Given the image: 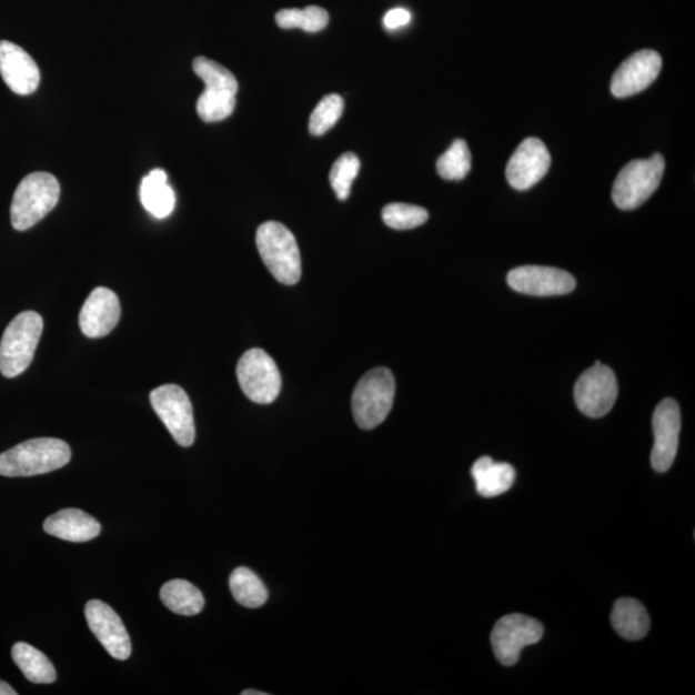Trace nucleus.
<instances>
[{
	"label": "nucleus",
	"instance_id": "f257e3e1",
	"mask_svg": "<svg viewBox=\"0 0 695 695\" xmlns=\"http://www.w3.org/2000/svg\"><path fill=\"white\" fill-rule=\"evenodd\" d=\"M71 450L67 442L56 439H37L22 442L0 454V475L34 476L47 474L68 465Z\"/></svg>",
	"mask_w": 695,
	"mask_h": 695
},
{
	"label": "nucleus",
	"instance_id": "f03ea898",
	"mask_svg": "<svg viewBox=\"0 0 695 695\" xmlns=\"http://www.w3.org/2000/svg\"><path fill=\"white\" fill-rule=\"evenodd\" d=\"M60 191L58 178L50 173L37 172L23 178L12 200V228L16 231L34 228L58 205Z\"/></svg>",
	"mask_w": 695,
	"mask_h": 695
},
{
	"label": "nucleus",
	"instance_id": "7ed1b4c3",
	"mask_svg": "<svg viewBox=\"0 0 695 695\" xmlns=\"http://www.w3.org/2000/svg\"><path fill=\"white\" fill-rule=\"evenodd\" d=\"M193 71L205 84L197 104L200 119L205 123H215L230 118L236 108V78L229 69L203 56L193 61Z\"/></svg>",
	"mask_w": 695,
	"mask_h": 695
},
{
	"label": "nucleus",
	"instance_id": "20e7f679",
	"mask_svg": "<svg viewBox=\"0 0 695 695\" xmlns=\"http://www.w3.org/2000/svg\"><path fill=\"white\" fill-rule=\"evenodd\" d=\"M256 246L266 269L281 284L295 285L302 278L298 242L284 224L265 222L256 231Z\"/></svg>",
	"mask_w": 695,
	"mask_h": 695
},
{
	"label": "nucleus",
	"instance_id": "39448f33",
	"mask_svg": "<svg viewBox=\"0 0 695 695\" xmlns=\"http://www.w3.org/2000/svg\"><path fill=\"white\" fill-rule=\"evenodd\" d=\"M42 333L43 319L37 312H22L11 321L0 342V373L3 376L12 379L29 369Z\"/></svg>",
	"mask_w": 695,
	"mask_h": 695
},
{
	"label": "nucleus",
	"instance_id": "423d86ee",
	"mask_svg": "<svg viewBox=\"0 0 695 695\" xmlns=\"http://www.w3.org/2000/svg\"><path fill=\"white\" fill-rule=\"evenodd\" d=\"M395 395V380L391 370L377 367L369 371L355 385L352 410L355 424L371 431L390 415Z\"/></svg>",
	"mask_w": 695,
	"mask_h": 695
},
{
	"label": "nucleus",
	"instance_id": "0eeeda50",
	"mask_svg": "<svg viewBox=\"0 0 695 695\" xmlns=\"http://www.w3.org/2000/svg\"><path fill=\"white\" fill-rule=\"evenodd\" d=\"M666 161L661 153L628 163L614 182L612 199L622 210H633L645 203L659 188Z\"/></svg>",
	"mask_w": 695,
	"mask_h": 695
},
{
	"label": "nucleus",
	"instance_id": "6e6552de",
	"mask_svg": "<svg viewBox=\"0 0 695 695\" xmlns=\"http://www.w3.org/2000/svg\"><path fill=\"white\" fill-rule=\"evenodd\" d=\"M236 373L241 391L250 401L270 405L278 400L282 379L276 363L269 353L260 348L248 351L240 359Z\"/></svg>",
	"mask_w": 695,
	"mask_h": 695
},
{
	"label": "nucleus",
	"instance_id": "1a4fd4ad",
	"mask_svg": "<svg viewBox=\"0 0 695 695\" xmlns=\"http://www.w3.org/2000/svg\"><path fill=\"white\" fill-rule=\"evenodd\" d=\"M150 402L174 441L182 447L192 446L197 430L188 393L181 386L167 384L151 392Z\"/></svg>",
	"mask_w": 695,
	"mask_h": 695
},
{
	"label": "nucleus",
	"instance_id": "9d476101",
	"mask_svg": "<svg viewBox=\"0 0 695 695\" xmlns=\"http://www.w3.org/2000/svg\"><path fill=\"white\" fill-rule=\"evenodd\" d=\"M544 627L537 620L524 614H508L500 618L491 635L493 653L501 665L514 666L525 646L543 638Z\"/></svg>",
	"mask_w": 695,
	"mask_h": 695
},
{
	"label": "nucleus",
	"instance_id": "9b49d317",
	"mask_svg": "<svg viewBox=\"0 0 695 695\" xmlns=\"http://www.w3.org/2000/svg\"><path fill=\"white\" fill-rule=\"evenodd\" d=\"M618 397V384L612 369L596 361L582 374L575 386V401L582 414L597 419L611 412Z\"/></svg>",
	"mask_w": 695,
	"mask_h": 695
},
{
	"label": "nucleus",
	"instance_id": "f8f14e48",
	"mask_svg": "<svg viewBox=\"0 0 695 695\" xmlns=\"http://www.w3.org/2000/svg\"><path fill=\"white\" fill-rule=\"evenodd\" d=\"M682 431L681 407L673 399L659 403L653 414L654 446L651 462L654 471L665 473L673 466Z\"/></svg>",
	"mask_w": 695,
	"mask_h": 695
},
{
	"label": "nucleus",
	"instance_id": "ddd939ff",
	"mask_svg": "<svg viewBox=\"0 0 695 695\" xmlns=\"http://www.w3.org/2000/svg\"><path fill=\"white\" fill-rule=\"evenodd\" d=\"M507 284L522 294L555 296L572 293L576 280L571 273L553 266L523 265L508 272Z\"/></svg>",
	"mask_w": 695,
	"mask_h": 695
},
{
	"label": "nucleus",
	"instance_id": "4468645a",
	"mask_svg": "<svg viewBox=\"0 0 695 695\" xmlns=\"http://www.w3.org/2000/svg\"><path fill=\"white\" fill-rule=\"evenodd\" d=\"M85 618L93 635L103 648L119 661L131 657V637L118 613L101 601H91L85 605Z\"/></svg>",
	"mask_w": 695,
	"mask_h": 695
},
{
	"label": "nucleus",
	"instance_id": "2eb2a0df",
	"mask_svg": "<svg viewBox=\"0 0 695 695\" xmlns=\"http://www.w3.org/2000/svg\"><path fill=\"white\" fill-rule=\"evenodd\" d=\"M552 157L538 139L524 140L506 167V178L512 188L525 191L537 184L548 172Z\"/></svg>",
	"mask_w": 695,
	"mask_h": 695
},
{
	"label": "nucleus",
	"instance_id": "dca6fc26",
	"mask_svg": "<svg viewBox=\"0 0 695 695\" xmlns=\"http://www.w3.org/2000/svg\"><path fill=\"white\" fill-rule=\"evenodd\" d=\"M662 58L656 51L644 50L629 56L614 72L611 91L617 99L643 92L659 75Z\"/></svg>",
	"mask_w": 695,
	"mask_h": 695
},
{
	"label": "nucleus",
	"instance_id": "f3484780",
	"mask_svg": "<svg viewBox=\"0 0 695 695\" xmlns=\"http://www.w3.org/2000/svg\"><path fill=\"white\" fill-rule=\"evenodd\" d=\"M0 75L12 92L20 95L34 93L40 82L38 64L18 44L0 42Z\"/></svg>",
	"mask_w": 695,
	"mask_h": 695
},
{
	"label": "nucleus",
	"instance_id": "a211bd4d",
	"mask_svg": "<svg viewBox=\"0 0 695 695\" xmlns=\"http://www.w3.org/2000/svg\"><path fill=\"white\" fill-rule=\"evenodd\" d=\"M120 313V302L114 291L97 288L88 296L82 311H80V329L88 338L107 336L118 325Z\"/></svg>",
	"mask_w": 695,
	"mask_h": 695
},
{
	"label": "nucleus",
	"instance_id": "6ab92c4d",
	"mask_svg": "<svg viewBox=\"0 0 695 695\" xmlns=\"http://www.w3.org/2000/svg\"><path fill=\"white\" fill-rule=\"evenodd\" d=\"M43 527L51 536L70 543H88L101 533V524L79 508H63L47 518Z\"/></svg>",
	"mask_w": 695,
	"mask_h": 695
},
{
	"label": "nucleus",
	"instance_id": "aec40b11",
	"mask_svg": "<svg viewBox=\"0 0 695 695\" xmlns=\"http://www.w3.org/2000/svg\"><path fill=\"white\" fill-rule=\"evenodd\" d=\"M476 492L483 497H496L512 488L515 481V469L507 463L483 456L472 467Z\"/></svg>",
	"mask_w": 695,
	"mask_h": 695
},
{
	"label": "nucleus",
	"instance_id": "412c9836",
	"mask_svg": "<svg viewBox=\"0 0 695 695\" xmlns=\"http://www.w3.org/2000/svg\"><path fill=\"white\" fill-rule=\"evenodd\" d=\"M611 622L618 635L632 642L642 641L651 628L648 612L632 597H624L614 604Z\"/></svg>",
	"mask_w": 695,
	"mask_h": 695
},
{
	"label": "nucleus",
	"instance_id": "4be33fe9",
	"mask_svg": "<svg viewBox=\"0 0 695 695\" xmlns=\"http://www.w3.org/2000/svg\"><path fill=\"white\" fill-rule=\"evenodd\" d=\"M141 203L155 218L171 215L175 205V195L168 184V175L163 169H153L144 177L140 188Z\"/></svg>",
	"mask_w": 695,
	"mask_h": 695
},
{
	"label": "nucleus",
	"instance_id": "5701e85b",
	"mask_svg": "<svg viewBox=\"0 0 695 695\" xmlns=\"http://www.w3.org/2000/svg\"><path fill=\"white\" fill-rule=\"evenodd\" d=\"M161 602L169 611L181 616H197L204 608V596L185 580H172L160 590Z\"/></svg>",
	"mask_w": 695,
	"mask_h": 695
},
{
	"label": "nucleus",
	"instance_id": "b1692460",
	"mask_svg": "<svg viewBox=\"0 0 695 695\" xmlns=\"http://www.w3.org/2000/svg\"><path fill=\"white\" fill-rule=\"evenodd\" d=\"M12 658L29 682L36 684H52L56 682V668L44 653L28 643L13 645Z\"/></svg>",
	"mask_w": 695,
	"mask_h": 695
},
{
	"label": "nucleus",
	"instance_id": "393cba45",
	"mask_svg": "<svg viewBox=\"0 0 695 695\" xmlns=\"http://www.w3.org/2000/svg\"><path fill=\"white\" fill-rule=\"evenodd\" d=\"M231 593L246 608H260L269 601V592L252 570L240 567L230 577Z\"/></svg>",
	"mask_w": 695,
	"mask_h": 695
},
{
	"label": "nucleus",
	"instance_id": "a878e982",
	"mask_svg": "<svg viewBox=\"0 0 695 695\" xmlns=\"http://www.w3.org/2000/svg\"><path fill=\"white\" fill-rule=\"evenodd\" d=\"M329 13L323 8L310 6L304 10L290 8L276 14V22L281 29H302L309 32H318L328 27Z\"/></svg>",
	"mask_w": 695,
	"mask_h": 695
},
{
	"label": "nucleus",
	"instance_id": "bb28decb",
	"mask_svg": "<svg viewBox=\"0 0 695 695\" xmlns=\"http://www.w3.org/2000/svg\"><path fill=\"white\" fill-rule=\"evenodd\" d=\"M472 153L464 140H456L436 161V172L446 181H462L471 172Z\"/></svg>",
	"mask_w": 695,
	"mask_h": 695
},
{
	"label": "nucleus",
	"instance_id": "cd10ccee",
	"mask_svg": "<svg viewBox=\"0 0 695 695\" xmlns=\"http://www.w3.org/2000/svg\"><path fill=\"white\" fill-rule=\"evenodd\" d=\"M360 159L352 152L339 158L331 169L330 183L339 200L345 201L351 195L352 183L360 173Z\"/></svg>",
	"mask_w": 695,
	"mask_h": 695
},
{
	"label": "nucleus",
	"instance_id": "c85d7f7f",
	"mask_svg": "<svg viewBox=\"0 0 695 695\" xmlns=\"http://www.w3.org/2000/svg\"><path fill=\"white\" fill-rule=\"evenodd\" d=\"M430 214L424 208L416 205L394 203L383 209V221L393 230L405 231L423 225Z\"/></svg>",
	"mask_w": 695,
	"mask_h": 695
},
{
	"label": "nucleus",
	"instance_id": "c756f323",
	"mask_svg": "<svg viewBox=\"0 0 695 695\" xmlns=\"http://www.w3.org/2000/svg\"><path fill=\"white\" fill-rule=\"evenodd\" d=\"M344 101L341 95L330 94L323 97L310 119V132L320 137L333 128L342 118Z\"/></svg>",
	"mask_w": 695,
	"mask_h": 695
},
{
	"label": "nucleus",
	"instance_id": "7c9ffc66",
	"mask_svg": "<svg viewBox=\"0 0 695 695\" xmlns=\"http://www.w3.org/2000/svg\"><path fill=\"white\" fill-rule=\"evenodd\" d=\"M410 21L411 13L405 8H394L385 14L384 26L386 29L394 30L407 26Z\"/></svg>",
	"mask_w": 695,
	"mask_h": 695
},
{
	"label": "nucleus",
	"instance_id": "2f4dec72",
	"mask_svg": "<svg viewBox=\"0 0 695 695\" xmlns=\"http://www.w3.org/2000/svg\"><path fill=\"white\" fill-rule=\"evenodd\" d=\"M0 695H18L10 684L0 681Z\"/></svg>",
	"mask_w": 695,
	"mask_h": 695
},
{
	"label": "nucleus",
	"instance_id": "473e14b6",
	"mask_svg": "<svg viewBox=\"0 0 695 695\" xmlns=\"http://www.w3.org/2000/svg\"><path fill=\"white\" fill-rule=\"evenodd\" d=\"M241 694L242 695H269V693L256 692V691H244Z\"/></svg>",
	"mask_w": 695,
	"mask_h": 695
}]
</instances>
